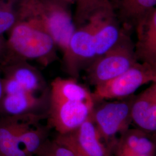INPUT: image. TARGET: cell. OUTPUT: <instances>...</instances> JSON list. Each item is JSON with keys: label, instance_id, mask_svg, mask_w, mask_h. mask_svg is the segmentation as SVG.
I'll list each match as a JSON object with an SVG mask.
<instances>
[{"label": "cell", "instance_id": "cell-15", "mask_svg": "<svg viewBox=\"0 0 156 156\" xmlns=\"http://www.w3.org/2000/svg\"><path fill=\"white\" fill-rule=\"evenodd\" d=\"M49 100L79 101L94 106L93 94L75 78H56L51 83Z\"/></svg>", "mask_w": 156, "mask_h": 156}, {"label": "cell", "instance_id": "cell-22", "mask_svg": "<svg viewBox=\"0 0 156 156\" xmlns=\"http://www.w3.org/2000/svg\"><path fill=\"white\" fill-rule=\"evenodd\" d=\"M6 50V40L4 35H0V64L5 55Z\"/></svg>", "mask_w": 156, "mask_h": 156}, {"label": "cell", "instance_id": "cell-10", "mask_svg": "<svg viewBox=\"0 0 156 156\" xmlns=\"http://www.w3.org/2000/svg\"><path fill=\"white\" fill-rule=\"evenodd\" d=\"M137 40L135 54L138 62L156 68V9H153L135 27Z\"/></svg>", "mask_w": 156, "mask_h": 156}, {"label": "cell", "instance_id": "cell-24", "mask_svg": "<svg viewBox=\"0 0 156 156\" xmlns=\"http://www.w3.org/2000/svg\"><path fill=\"white\" fill-rule=\"evenodd\" d=\"M3 95L2 93V84H1V73L0 71V100H1Z\"/></svg>", "mask_w": 156, "mask_h": 156}, {"label": "cell", "instance_id": "cell-1", "mask_svg": "<svg viewBox=\"0 0 156 156\" xmlns=\"http://www.w3.org/2000/svg\"><path fill=\"white\" fill-rule=\"evenodd\" d=\"M7 33L3 60H35L47 67L58 59L56 44L39 18L24 15Z\"/></svg>", "mask_w": 156, "mask_h": 156}, {"label": "cell", "instance_id": "cell-18", "mask_svg": "<svg viewBox=\"0 0 156 156\" xmlns=\"http://www.w3.org/2000/svg\"><path fill=\"white\" fill-rule=\"evenodd\" d=\"M21 0H0V35L7 33L20 20Z\"/></svg>", "mask_w": 156, "mask_h": 156}, {"label": "cell", "instance_id": "cell-23", "mask_svg": "<svg viewBox=\"0 0 156 156\" xmlns=\"http://www.w3.org/2000/svg\"><path fill=\"white\" fill-rule=\"evenodd\" d=\"M113 151H115L116 156H132L131 154H129L128 153L124 151L119 149H114Z\"/></svg>", "mask_w": 156, "mask_h": 156}, {"label": "cell", "instance_id": "cell-14", "mask_svg": "<svg viewBox=\"0 0 156 156\" xmlns=\"http://www.w3.org/2000/svg\"><path fill=\"white\" fill-rule=\"evenodd\" d=\"M48 93L37 95L28 91L2 95L0 100V111L4 116H17L36 113L45 104Z\"/></svg>", "mask_w": 156, "mask_h": 156}, {"label": "cell", "instance_id": "cell-13", "mask_svg": "<svg viewBox=\"0 0 156 156\" xmlns=\"http://www.w3.org/2000/svg\"><path fill=\"white\" fill-rule=\"evenodd\" d=\"M117 19L125 30L131 31L153 9L156 0H109Z\"/></svg>", "mask_w": 156, "mask_h": 156}, {"label": "cell", "instance_id": "cell-7", "mask_svg": "<svg viewBox=\"0 0 156 156\" xmlns=\"http://www.w3.org/2000/svg\"><path fill=\"white\" fill-rule=\"evenodd\" d=\"M93 108L83 102L49 100L48 124L58 135L69 134L89 118Z\"/></svg>", "mask_w": 156, "mask_h": 156}, {"label": "cell", "instance_id": "cell-21", "mask_svg": "<svg viewBox=\"0 0 156 156\" xmlns=\"http://www.w3.org/2000/svg\"><path fill=\"white\" fill-rule=\"evenodd\" d=\"M56 140L62 144L66 145L73 151L75 156H88L86 154L76 145L68 135H58Z\"/></svg>", "mask_w": 156, "mask_h": 156}, {"label": "cell", "instance_id": "cell-25", "mask_svg": "<svg viewBox=\"0 0 156 156\" xmlns=\"http://www.w3.org/2000/svg\"><path fill=\"white\" fill-rule=\"evenodd\" d=\"M65 1L67 2L69 4H75V0H65Z\"/></svg>", "mask_w": 156, "mask_h": 156}, {"label": "cell", "instance_id": "cell-5", "mask_svg": "<svg viewBox=\"0 0 156 156\" xmlns=\"http://www.w3.org/2000/svg\"><path fill=\"white\" fill-rule=\"evenodd\" d=\"M134 95L114 101H98L90 115L104 142L113 151L117 143L116 136L129 128L132 122L131 110Z\"/></svg>", "mask_w": 156, "mask_h": 156}, {"label": "cell", "instance_id": "cell-17", "mask_svg": "<svg viewBox=\"0 0 156 156\" xmlns=\"http://www.w3.org/2000/svg\"><path fill=\"white\" fill-rule=\"evenodd\" d=\"M0 156H31L19 140L13 116L0 118Z\"/></svg>", "mask_w": 156, "mask_h": 156}, {"label": "cell", "instance_id": "cell-12", "mask_svg": "<svg viewBox=\"0 0 156 156\" xmlns=\"http://www.w3.org/2000/svg\"><path fill=\"white\" fill-rule=\"evenodd\" d=\"M67 135L88 156H112L113 150L103 142L90 117L75 131Z\"/></svg>", "mask_w": 156, "mask_h": 156}, {"label": "cell", "instance_id": "cell-9", "mask_svg": "<svg viewBox=\"0 0 156 156\" xmlns=\"http://www.w3.org/2000/svg\"><path fill=\"white\" fill-rule=\"evenodd\" d=\"M0 71L3 75L15 79L26 91L36 94L46 93V85L42 73L28 61L17 59H4L0 64Z\"/></svg>", "mask_w": 156, "mask_h": 156}, {"label": "cell", "instance_id": "cell-6", "mask_svg": "<svg viewBox=\"0 0 156 156\" xmlns=\"http://www.w3.org/2000/svg\"><path fill=\"white\" fill-rule=\"evenodd\" d=\"M156 82V68L146 62H137L126 72L95 86L92 93L95 102L120 100L132 95L142 86Z\"/></svg>", "mask_w": 156, "mask_h": 156}, {"label": "cell", "instance_id": "cell-2", "mask_svg": "<svg viewBox=\"0 0 156 156\" xmlns=\"http://www.w3.org/2000/svg\"><path fill=\"white\" fill-rule=\"evenodd\" d=\"M105 6L94 12L83 24L76 28L67 50L62 54L64 69L71 78L77 79L80 71L98 57L99 27Z\"/></svg>", "mask_w": 156, "mask_h": 156}, {"label": "cell", "instance_id": "cell-11", "mask_svg": "<svg viewBox=\"0 0 156 156\" xmlns=\"http://www.w3.org/2000/svg\"><path fill=\"white\" fill-rule=\"evenodd\" d=\"M131 120L147 133L156 131V82L134 96L131 110Z\"/></svg>", "mask_w": 156, "mask_h": 156}, {"label": "cell", "instance_id": "cell-20", "mask_svg": "<svg viewBox=\"0 0 156 156\" xmlns=\"http://www.w3.org/2000/svg\"><path fill=\"white\" fill-rule=\"evenodd\" d=\"M33 156H75L66 145L57 140H46L39 151Z\"/></svg>", "mask_w": 156, "mask_h": 156}, {"label": "cell", "instance_id": "cell-8", "mask_svg": "<svg viewBox=\"0 0 156 156\" xmlns=\"http://www.w3.org/2000/svg\"><path fill=\"white\" fill-rule=\"evenodd\" d=\"M17 136L23 148L33 156L48 140V128L41 123L42 115L29 113L13 116Z\"/></svg>", "mask_w": 156, "mask_h": 156}, {"label": "cell", "instance_id": "cell-3", "mask_svg": "<svg viewBox=\"0 0 156 156\" xmlns=\"http://www.w3.org/2000/svg\"><path fill=\"white\" fill-rule=\"evenodd\" d=\"M137 62L130 31L124 28L117 42L84 69L88 82L95 86L117 77Z\"/></svg>", "mask_w": 156, "mask_h": 156}, {"label": "cell", "instance_id": "cell-19", "mask_svg": "<svg viewBox=\"0 0 156 156\" xmlns=\"http://www.w3.org/2000/svg\"><path fill=\"white\" fill-rule=\"evenodd\" d=\"M109 2V0H75V11L73 17L76 28L83 24L94 12Z\"/></svg>", "mask_w": 156, "mask_h": 156}, {"label": "cell", "instance_id": "cell-4", "mask_svg": "<svg viewBox=\"0 0 156 156\" xmlns=\"http://www.w3.org/2000/svg\"><path fill=\"white\" fill-rule=\"evenodd\" d=\"M68 5L65 0H27L28 11L44 24L62 54L76 30Z\"/></svg>", "mask_w": 156, "mask_h": 156}, {"label": "cell", "instance_id": "cell-16", "mask_svg": "<svg viewBox=\"0 0 156 156\" xmlns=\"http://www.w3.org/2000/svg\"><path fill=\"white\" fill-rule=\"evenodd\" d=\"M115 148L124 151L132 156H154L156 145L149 133L140 129L128 128L121 134Z\"/></svg>", "mask_w": 156, "mask_h": 156}]
</instances>
